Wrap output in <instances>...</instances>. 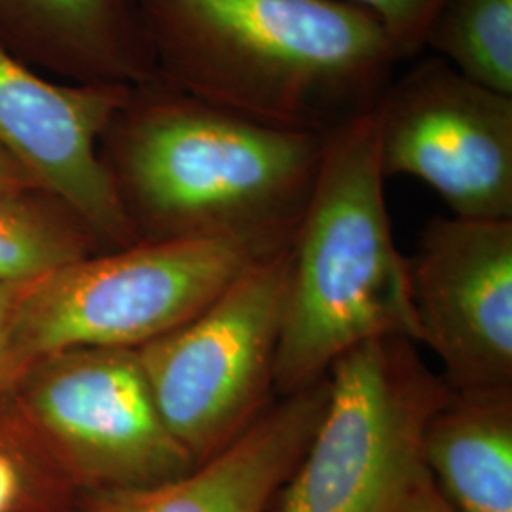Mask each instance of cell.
<instances>
[{"mask_svg":"<svg viewBox=\"0 0 512 512\" xmlns=\"http://www.w3.org/2000/svg\"><path fill=\"white\" fill-rule=\"evenodd\" d=\"M0 46L69 84L156 78L139 0H0Z\"/></svg>","mask_w":512,"mask_h":512,"instance_id":"obj_12","label":"cell"},{"mask_svg":"<svg viewBox=\"0 0 512 512\" xmlns=\"http://www.w3.org/2000/svg\"><path fill=\"white\" fill-rule=\"evenodd\" d=\"M23 287L0 283V391L25 374L14 342V317Z\"/></svg>","mask_w":512,"mask_h":512,"instance_id":"obj_17","label":"cell"},{"mask_svg":"<svg viewBox=\"0 0 512 512\" xmlns=\"http://www.w3.org/2000/svg\"><path fill=\"white\" fill-rule=\"evenodd\" d=\"M420 344L452 393L512 391V220L435 217L410 258Z\"/></svg>","mask_w":512,"mask_h":512,"instance_id":"obj_9","label":"cell"},{"mask_svg":"<svg viewBox=\"0 0 512 512\" xmlns=\"http://www.w3.org/2000/svg\"><path fill=\"white\" fill-rule=\"evenodd\" d=\"M374 120L385 177L431 186L452 217L512 220V95L431 55L393 76Z\"/></svg>","mask_w":512,"mask_h":512,"instance_id":"obj_7","label":"cell"},{"mask_svg":"<svg viewBox=\"0 0 512 512\" xmlns=\"http://www.w3.org/2000/svg\"><path fill=\"white\" fill-rule=\"evenodd\" d=\"M376 19L391 38L397 54L416 59L444 0H342Z\"/></svg>","mask_w":512,"mask_h":512,"instance_id":"obj_16","label":"cell"},{"mask_svg":"<svg viewBox=\"0 0 512 512\" xmlns=\"http://www.w3.org/2000/svg\"><path fill=\"white\" fill-rule=\"evenodd\" d=\"M425 50L478 84L512 95V0H444Z\"/></svg>","mask_w":512,"mask_h":512,"instance_id":"obj_15","label":"cell"},{"mask_svg":"<svg viewBox=\"0 0 512 512\" xmlns=\"http://www.w3.org/2000/svg\"><path fill=\"white\" fill-rule=\"evenodd\" d=\"M395 512H456L448 501L439 494L429 473L425 471L420 480L404 495Z\"/></svg>","mask_w":512,"mask_h":512,"instance_id":"obj_18","label":"cell"},{"mask_svg":"<svg viewBox=\"0 0 512 512\" xmlns=\"http://www.w3.org/2000/svg\"><path fill=\"white\" fill-rule=\"evenodd\" d=\"M385 179L374 110L323 137L289 253L275 355L279 397L327 378L336 359L370 340L420 344L410 258L393 238Z\"/></svg>","mask_w":512,"mask_h":512,"instance_id":"obj_3","label":"cell"},{"mask_svg":"<svg viewBox=\"0 0 512 512\" xmlns=\"http://www.w3.org/2000/svg\"><path fill=\"white\" fill-rule=\"evenodd\" d=\"M156 78L277 128L327 135L368 114L401 57L342 0H139Z\"/></svg>","mask_w":512,"mask_h":512,"instance_id":"obj_1","label":"cell"},{"mask_svg":"<svg viewBox=\"0 0 512 512\" xmlns=\"http://www.w3.org/2000/svg\"><path fill=\"white\" fill-rule=\"evenodd\" d=\"M29 188H38L35 181L21 169V165L12 160L2 148H0V198L18 194Z\"/></svg>","mask_w":512,"mask_h":512,"instance_id":"obj_20","label":"cell"},{"mask_svg":"<svg viewBox=\"0 0 512 512\" xmlns=\"http://www.w3.org/2000/svg\"><path fill=\"white\" fill-rule=\"evenodd\" d=\"M329 399V378L279 397L234 442L160 484L95 492L84 512H272Z\"/></svg>","mask_w":512,"mask_h":512,"instance_id":"obj_11","label":"cell"},{"mask_svg":"<svg viewBox=\"0 0 512 512\" xmlns=\"http://www.w3.org/2000/svg\"><path fill=\"white\" fill-rule=\"evenodd\" d=\"M99 239L42 188L0 198V283L27 285L90 256Z\"/></svg>","mask_w":512,"mask_h":512,"instance_id":"obj_14","label":"cell"},{"mask_svg":"<svg viewBox=\"0 0 512 512\" xmlns=\"http://www.w3.org/2000/svg\"><path fill=\"white\" fill-rule=\"evenodd\" d=\"M23 376L25 412L97 492L160 484L196 467L165 427L135 349H71Z\"/></svg>","mask_w":512,"mask_h":512,"instance_id":"obj_8","label":"cell"},{"mask_svg":"<svg viewBox=\"0 0 512 512\" xmlns=\"http://www.w3.org/2000/svg\"><path fill=\"white\" fill-rule=\"evenodd\" d=\"M323 137L152 78L129 90L99 154L137 241L289 238L310 198Z\"/></svg>","mask_w":512,"mask_h":512,"instance_id":"obj_2","label":"cell"},{"mask_svg":"<svg viewBox=\"0 0 512 512\" xmlns=\"http://www.w3.org/2000/svg\"><path fill=\"white\" fill-rule=\"evenodd\" d=\"M23 494V476L16 461L0 452V512H12Z\"/></svg>","mask_w":512,"mask_h":512,"instance_id":"obj_19","label":"cell"},{"mask_svg":"<svg viewBox=\"0 0 512 512\" xmlns=\"http://www.w3.org/2000/svg\"><path fill=\"white\" fill-rule=\"evenodd\" d=\"M291 243L239 275L179 329L135 349L165 427L196 465L274 403Z\"/></svg>","mask_w":512,"mask_h":512,"instance_id":"obj_6","label":"cell"},{"mask_svg":"<svg viewBox=\"0 0 512 512\" xmlns=\"http://www.w3.org/2000/svg\"><path fill=\"white\" fill-rule=\"evenodd\" d=\"M131 88L69 84L0 46V148L67 203L99 241L137 243L99 141Z\"/></svg>","mask_w":512,"mask_h":512,"instance_id":"obj_10","label":"cell"},{"mask_svg":"<svg viewBox=\"0 0 512 512\" xmlns=\"http://www.w3.org/2000/svg\"><path fill=\"white\" fill-rule=\"evenodd\" d=\"M293 236L137 241L71 262L21 289L19 363L27 372L71 349L141 348L190 321Z\"/></svg>","mask_w":512,"mask_h":512,"instance_id":"obj_4","label":"cell"},{"mask_svg":"<svg viewBox=\"0 0 512 512\" xmlns=\"http://www.w3.org/2000/svg\"><path fill=\"white\" fill-rule=\"evenodd\" d=\"M423 467L456 512H512V391L452 393L427 423Z\"/></svg>","mask_w":512,"mask_h":512,"instance_id":"obj_13","label":"cell"},{"mask_svg":"<svg viewBox=\"0 0 512 512\" xmlns=\"http://www.w3.org/2000/svg\"><path fill=\"white\" fill-rule=\"evenodd\" d=\"M329 399L272 512H395L425 473L423 433L452 391L416 342L385 336L329 368Z\"/></svg>","mask_w":512,"mask_h":512,"instance_id":"obj_5","label":"cell"}]
</instances>
